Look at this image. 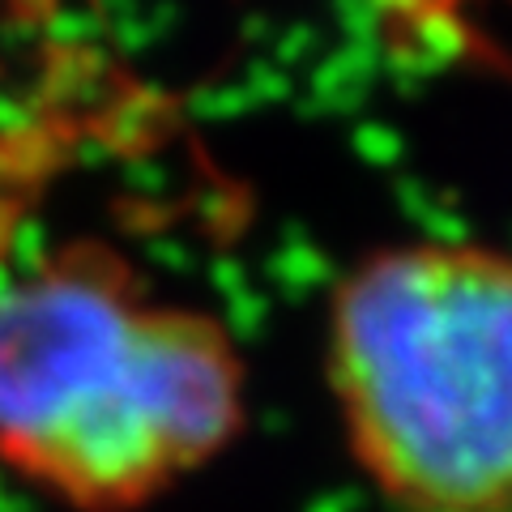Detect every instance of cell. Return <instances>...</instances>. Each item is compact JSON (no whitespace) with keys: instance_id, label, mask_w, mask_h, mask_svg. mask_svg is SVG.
Instances as JSON below:
<instances>
[{"instance_id":"1","label":"cell","mask_w":512,"mask_h":512,"mask_svg":"<svg viewBox=\"0 0 512 512\" xmlns=\"http://www.w3.org/2000/svg\"><path fill=\"white\" fill-rule=\"evenodd\" d=\"M248 419L227 320L158 295L103 239L0 282V466L69 512H141Z\"/></svg>"},{"instance_id":"2","label":"cell","mask_w":512,"mask_h":512,"mask_svg":"<svg viewBox=\"0 0 512 512\" xmlns=\"http://www.w3.org/2000/svg\"><path fill=\"white\" fill-rule=\"evenodd\" d=\"M325 376L346 448L402 512H512V252L384 244L333 286Z\"/></svg>"}]
</instances>
